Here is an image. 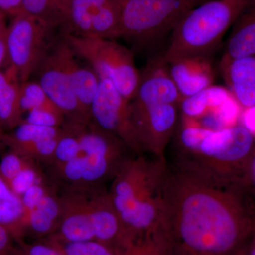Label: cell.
I'll return each mask as SVG.
<instances>
[{"label":"cell","mask_w":255,"mask_h":255,"mask_svg":"<svg viewBox=\"0 0 255 255\" xmlns=\"http://www.w3.org/2000/svg\"><path fill=\"white\" fill-rule=\"evenodd\" d=\"M115 255H171L168 243L160 228L113 249Z\"/></svg>","instance_id":"cb8c5ba5"},{"label":"cell","mask_w":255,"mask_h":255,"mask_svg":"<svg viewBox=\"0 0 255 255\" xmlns=\"http://www.w3.org/2000/svg\"><path fill=\"white\" fill-rule=\"evenodd\" d=\"M248 194L167 164L159 228L171 255H233L252 231Z\"/></svg>","instance_id":"6da1fadb"},{"label":"cell","mask_w":255,"mask_h":255,"mask_svg":"<svg viewBox=\"0 0 255 255\" xmlns=\"http://www.w3.org/2000/svg\"><path fill=\"white\" fill-rule=\"evenodd\" d=\"M251 0H206L179 20L164 58L209 57Z\"/></svg>","instance_id":"5b68a950"},{"label":"cell","mask_w":255,"mask_h":255,"mask_svg":"<svg viewBox=\"0 0 255 255\" xmlns=\"http://www.w3.org/2000/svg\"><path fill=\"white\" fill-rule=\"evenodd\" d=\"M14 238L6 228L0 226V255H14L16 246Z\"/></svg>","instance_id":"836d02e7"},{"label":"cell","mask_w":255,"mask_h":255,"mask_svg":"<svg viewBox=\"0 0 255 255\" xmlns=\"http://www.w3.org/2000/svg\"><path fill=\"white\" fill-rule=\"evenodd\" d=\"M53 28L30 15L20 13L6 27V45L9 68L21 83L36 71L51 46Z\"/></svg>","instance_id":"ba28073f"},{"label":"cell","mask_w":255,"mask_h":255,"mask_svg":"<svg viewBox=\"0 0 255 255\" xmlns=\"http://www.w3.org/2000/svg\"><path fill=\"white\" fill-rule=\"evenodd\" d=\"M26 211L21 196L0 174V226L8 230L15 241L26 235Z\"/></svg>","instance_id":"ffe728a7"},{"label":"cell","mask_w":255,"mask_h":255,"mask_svg":"<svg viewBox=\"0 0 255 255\" xmlns=\"http://www.w3.org/2000/svg\"><path fill=\"white\" fill-rule=\"evenodd\" d=\"M63 1H68V0H63Z\"/></svg>","instance_id":"f6af8a7d"},{"label":"cell","mask_w":255,"mask_h":255,"mask_svg":"<svg viewBox=\"0 0 255 255\" xmlns=\"http://www.w3.org/2000/svg\"><path fill=\"white\" fill-rule=\"evenodd\" d=\"M23 122L49 127H63L65 116L58 108L34 109L27 112Z\"/></svg>","instance_id":"4dcf8cb0"},{"label":"cell","mask_w":255,"mask_h":255,"mask_svg":"<svg viewBox=\"0 0 255 255\" xmlns=\"http://www.w3.org/2000/svg\"><path fill=\"white\" fill-rule=\"evenodd\" d=\"M35 161L26 156L9 150L1 156L0 159V174L9 184L23 169Z\"/></svg>","instance_id":"f546056e"},{"label":"cell","mask_w":255,"mask_h":255,"mask_svg":"<svg viewBox=\"0 0 255 255\" xmlns=\"http://www.w3.org/2000/svg\"><path fill=\"white\" fill-rule=\"evenodd\" d=\"M58 191L61 215L56 231L50 237L72 243L95 241L88 190Z\"/></svg>","instance_id":"4fadbf2b"},{"label":"cell","mask_w":255,"mask_h":255,"mask_svg":"<svg viewBox=\"0 0 255 255\" xmlns=\"http://www.w3.org/2000/svg\"><path fill=\"white\" fill-rule=\"evenodd\" d=\"M165 158L128 155L124 159L109 189L111 200L124 231V243L153 232L160 226Z\"/></svg>","instance_id":"3957f363"},{"label":"cell","mask_w":255,"mask_h":255,"mask_svg":"<svg viewBox=\"0 0 255 255\" xmlns=\"http://www.w3.org/2000/svg\"><path fill=\"white\" fill-rule=\"evenodd\" d=\"M130 102L110 80H100L90 109L91 122L123 142L132 155H142L145 152L137 137Z\"/></svg>","instance_id":"9c48e42d"},{"label":"cell","mask_w":255,"mask_h":255,"mask_svg":"<svg viewBox=\"0 0 255 255\" xmlns=\"http://www.w3.org/2000/svg\"><path fill=\"white\" fill-rule=\"evenodd\" d=\"M255 137L241 123L219 130L183 117L172 167L221 187L244 190Z\"/></svg>","instance_id":"7a4b0ae2"},{"label":"cell","mask_w":255,"mask_h":255,"mask_svg":"<svg viewBox=\"0 0 255 255\" xmlns=\"http://www.w3.org/2000/svg\"><path fill=\"white\" fill-rule=\"evenodd\" d=\"M92 227L95 241L112 249L125 242L123 224L106 187L88 190Z\"/></svg>","instance_id":"9a60e30c"},{"label":"cell","mask_w":255,"mask_h":255,"mask_svg":"<svg viewBox=\"0 0 255 255\" xmlns=\"http://www.w3.org/2000/svg\"><path fill=\"white\" fill-rule=\"evenodd\" d=\"M23 0H0V11L6 16L14 17L21 12Z\"/></svg>","instance_id":"d590c367"},{"label":"cell","mask_w":255,"mask_h":255,"mask_svg":"<svg viewBox=\"0 0 255 255\" xmlns=\"http://www.w3.org/2000/svg\"><path fill=\"white\" fill-rule=\"evenodd\" d=\"M63 132V128L44 127L23 122L9 134H6L4 145L14 149L31 142L58 138Z\"/></svg>","instance_id":"d4e9b609"},{"label":"cell","mask_w":255,"mask_h":255,"mask_svg":"<svg viewBox=\"0 0 255 255\" xmlns=\"http://www.w3.org/2000/svg\"><path fill=\"white\" fill-rule=\"evenodd\" d=\"M5 18H6V15L0 11V35L4 33L6 31V27H7L6 26Z\"/></svg>","instance_id":"ab89813d"},{"label":"cell","mask_w":255,"mask_h":255,"mask_svg":"<svg viewBox=\"0 0 255 255\" xmlns=\"http://www.w3.org/2000/svg\"><path fill=\"white\" fill-rule=\"evenodd\" d=\"M86 1L87 4L90 6L92 14L94 11H97L102 6L109 4L112 0H86Z\"/></svg>","instance_id":"f35d334b"},{"label":"cell","mask_w":255,"mask_h":255,"mask_svg":"<svg viewBox=\"0 0 255 255\" xmlns=\"http://www.w3.org/2000/svg\"><path fill=\"white\" fill-rule=\"evenodd\" d=\"M233 255H248V253H247V244L246 246H243V248H241L239 251L236 252Z\"/></svg>","instance_id":"b9f144b4"},{"label":"cell","mask_w":255,"mask_h":255,"mask_svg":"<svg viewBox=\"0 0 255 255\" xmlns=\"http://www.w3.org/2000/svg\"><path fill=\"white\" fill-rule=\"evenodd\" d=\"M68 1L63 0H23L21 13L38 18L53 29L58 26L65 28Z\"/></svg>","instance_id":"603a6c76"},{"label":"cell","mask_w":255,"mask_h":255,"mask_svg":"<svg viewBox=\"0 0 255 255\" xmlns=\"http://www.w3.org/2000/svg\"><path fill=\"white\" fill-rule=\"evenodd\" d=\"M20 87L21 82L11 69L0 70V123L4 129H14L23 122Z\"/></svg>","instance_id":"44dd1931"},{"label":"cell","mask_w":255,"mask_h":255,"mask_svg":"<svg viewBox=\"0 0 255 255\" xmlns=\"http://www.w3.org/2000/svg\"><path fill=\"white\" fill-rule=\"evenodd\" d=\"M75 54L94 70L100 80H110L119 93L131 101L140 80L133 53L113 39L63 33Z\"/></svg>","instance_id":"52a82bcc"},{"label":"cell","mask_w":255,"mask_h":255,"mask_svg":"<svg viewBox=\"0 0 255 255\" xmlns=\"http://www.w3.org/2000/svg\"><path fill=\"white\" fill-rule=\"evenodd\" d=\"M167 63L182 98L196 95L214 85V69L209 57H185Z\"/></svg>","instance_id":"2e32d148"},{"label":"cell","mask_w":255,"mask_h":255,"mask_svg":"<svg viewBox=\"0 0 255 255\" xmlns=\"http://www.w3.org/2000/svg\"><path fill=\"white\" fill-rule=\"evenodd\" d=\"M119 14V38L147 46L172 31L196 0H114Z\"/></svg>","instance_id":"8992f818"},{"label":"cell","mask_w":255,"mask_h":255,"mask_svg":"<svg viewBox=\"0 0 255 255\" xmlns=\"http://www.w3.org/2000/svg\"><path fill=\"white\" fill-rule=\"evenodd\" d=\"M130 109L139 142L144 152L165 158L166 149L176 130L178 105L167 104L135 107L130 104Z\"/></svg>","instance_id":"8fae6325"},{"label":"cell","mask_w":255,"mask_h":255,"mask_svg":"<svg viewBox=\"0 0 255 255\" xmlns=\"http://www.w3.org/2000/svg\"><path fill=\"white\" fill-rule=\"evenodd\" d=\"M26 211V234L47 238L59 224L62 205L58 189L50 182L30 187L21 196Z\"/></svg>","instance_id":"7c38bea8"},{"label":"cell","mask_w":255,"mask_h":255,"mask_svg":"<svg viewBox=\"0 0 255 255\" xmlns=\"http://www.w3.org/2000/svg\"><path fill=\"white\" fill-rule=\"evenodd\" d=\"M60 48L64 66L79 105L91 119L90 109L98 90L100 78L89 64L85 65L79 62L78 56L63 37L60 39Z\"/></svg>","instance_id":"ac0fdd59"},{"label":"cell","mask_w":255,"mask_h":255,"mask_svg":"<svg viewBox=\"0 0 255 255\" xmlns=\"http://www.w3.org/2000/svg\"><path fill=\"white\" fill-rule=\"evenodd\" d=\"M64 33L93 37L92 14L86 0H68Z\"/></svg>","instance_id":"484cf974"},{"label":"cell","mask_w":255,"mask_h":255,"mask_svg":"<svg viewBox=\"0 0 255 255\" xmlns=\"http://www.w3.org/2000/svg\"><path fill=\"white\" fill-rule=\"evenodd\" d=\"M129 152L122 141L90 122L82 129L74 158L46 173L60 190H90L111 182Z\"/></svg>","instance_id":"277c9868"},{"label":"cell","mask_w":255,"mask_h":255,"mask_svg":"<svg viewBox=\"0 0 255 255\" xmlns=\"http://www.w3.org/2000/svg\"><path fill=\"white\" fill-rule=\"evenodd\" d=\"M231 97L227 89L214 85L196 95L181 99L179 106L183 117L196 120L219 108Z\"/></svg>","instance_id":"7402d4cb"},{"label":"cell","mask_w":255,"mask_h":255,"mask_svg":"<svg viewBox=\"0 0 255 255\" xmlns=\"http://www.w3.org/2000/svg\"><path fill=\"white\" fill-rule=\"evenodd\" d=\"M241 119L242 125L255 137V107L243 109Z\"/></svg>","instance_id":"8d00e7d4"},{"label":"cell","mask_w":255,"mask_h":255,"mask_svg":"<svg viewBox=\"0 0 255 255\" xmlns=\"http://www.w3.org/2000/svg\"><path fill=\"white\" fill-rule=\"evenodd\" d=\"M243 187L246 194L255 201V145L247 165Z\"/></svg>","instance_id":"d6a6232c"},{"label":"cell","mask_w":255,"mask_h":255,"mask_svg":"<svg viewBox=\"0 0 255 255\" xmlns=\"http://www.w3.org/2000/svg\"><path fill=\"white\" fill-rule=\"evenodd\" d=\"M58 247L65 255H115L111 247L101 242H65L53 237H47Z\"/></svg>","instance_id":"f1b7e54d"},{"label":"cell","mask_w":255,"mask_h":255,"mask_svg":"<svg viewBox=\"0 0 255 255\" xmlns=\"http://www.w3.org/2000/svg\"><path fill=\"white\" fill-rule=\"evenodd\" d=\"M222 58L228 59L255 55V0H251L232 26Z\"/></svg>","instance_id":"d6986e66"},{"label":"cell","mask_w":255,"mask_h":255,"mask_svg":"<svg viewBox=\"0 0 255 255\" xmlns=\"http://www.w3.org/2000/svg\"><path fill=\"white\" fill-rule=\"evenodd\" d=\"M20 103L23 113L34 109L58 108L38 82L29 80L21 83Z\"/></svg>","instance_id":"83f0119b"},{"label":"cell","mask_w":255,"mask_h":255,"mask_svg":"<svg viewBox=\"0 0 255 255\" xmlns=\"http://www.w3.org/2000/svg\"><path fill=\"white\" fill-rule=\"evenodd\" d=\"M5 33H6V31L0 35V70L7 61V51H6Z\"/></svg>","instance_id":"74e56055"},{"label":"cell","mask_w":255,"mask_h":255,"mask_svg":"<svg viewBox=\"0 0 255 255\" xmlns=\"http://www.w3.org/2000/svg\"><path fill=\"white\" fill-rule=\"evenodd\" d=\"M220 68L228 91L242 108L255 107V55L222 58Z\"/></svg>","instance_id":"e0dca14e"},{"label":"cell","mask_w":255,"mask_h":255,"mask_svg":"<svg viewBox=\"0 0 255 255\" xmlns=\"http://www.w3.org/2000/svg\"><path fill=\"white\" fill-rule=\"evenodd\" d=\"M181 99L169 73L168 63L162 56L149 62L140 73V83L130 104L135 107L167 104L179 106Z\"/></svg>","instance_id":"5bb4252c"},{"label":"cell","mask_w":255,"mask_h":255,"mask_svg":"<svg viewBox=\"0 0 255 255\" xmlns=\"http://www.w3.org/2000/svg\"><path fill=\"white\" fill-rule=\"evenodd\" d=\"M14 255H16V251H15V253H14Z\"/></svg>","instance_id":"ee69618b"},{"label":"cell","mask_w":255,"mask_h":255,"mask_svg":"<svg viewBox=\"0 0 255 255\" xmlns=\"http://www.w3.org/2000/svg\"><path fill=\"white\" fill-rule=\"evenodd\" d=\"M119 14L115 1L92 13L93 37L115 39L119 38Z\"/></svg>","instance_id":"4316f807"},{"label":"cell","mask_w":255,"mask_h":255,"mask_svg":"<svg viewBox=\"0 0 255 255\" xmlns=\"http://www.w3.org/2000/svg\"><path fill=\"white\" fill-rule=\"evenodd\" d=\"M36 72L38 78L37 82L65 116V124L86 126L91 122V119L82 110L74 94L62 59L60 40L53 41Z\"/></svg>","instance_id":"30bf717a"},{"label":"cell","mask_w":255,"mask_h":255,"mask_svg":"<svg viewBox=\"0 0 255 255\" xmlns=\"http://www.w3.org/2000/svg\"><path fill=\"white\" fill-rule=\"evenodd\" d=\"M206 1V0H196V2H197V4H200V3L203 2V1Z\"/></svg>","instance_id":"7bdbcfd3"},{"label":"cell","mask_w":255,"mask_h":255,"mask_svg":"<svg viewBox=\"0 0 255 255\" xmlns=\"http://www.w3.org/2000/svg\"><path fill=\"white\" fill-rule=\"evenodd\" d=\"M16 255H65L48 238L31 243L18 242Z\"/></svg>","instance_id":"1f68e13d"},{"label":"cell","mask_w":255,"mask_h":255,"mask_svg":"<svg viewBox=\"0 0 255 255\" xmlns=\"http://www.w3.org/2000/svg\"><path fill=\"white\" fill-rule=\"evenodd\" d=\"M5 136H6V133H5L4 128L2 127L1 123H0V148L3 147V146H5Z\"/></svg>","instance_id":"60d3db41"},{"label":"cell","mask_w":255,"mask_h":255,"mask_svg":"<svg viewBox=\"0 0 255 255\" xmlns=\"http://www.w3.org/2000/svg\"><path fill=\"white\" fill-rule=\"evenodd\" d=\"M248 206L252 217V231L251 236L247 243L248 255H255V201L248 194Z\"/></svg>","instance_id":"e575fe53"}]
</instances>
